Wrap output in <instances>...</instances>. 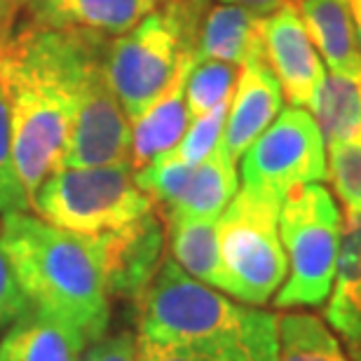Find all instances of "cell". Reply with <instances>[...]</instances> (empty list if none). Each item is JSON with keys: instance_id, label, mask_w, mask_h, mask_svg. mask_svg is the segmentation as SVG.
<instances>
[{"instance_id": "cell-1", "label": "cell", "mask_w": 361, "mask_h": 361, "mask_svg": "<svg viewBox=\"0 0 361 361\" xmlns=\"http://www.w3.org/2000/svg\"><path fill=\"white\" fill-rule=\"evenodd\" d=\"M82 31L0 21V92L12 129V157L28 204L61 167L75 111Z\"/></svg>"}, {"instance_id": "cell-2", "label": "cell", "mask_w": 361, "mask_h": 361, "mask_svg": "<svg viewBox=\"0 0 361 361\" xmlns=\"http://www.w3.org/2000/svg\"><path fill=\"white\" fill-rule=\"evenodd\" d=\"M0 242L31 307L59 322L85 350L106 336L111 298L90 235L10 212L0 219Z\"/></svg>"}, {"instance_id": "cell-3", "label": "cell", "mask_w": 361, "mask_h": 361, "mask_svg": "<svg viewBox=\"0 0 361 361\" xmlns=\"http://www.w3.org/2000/svg\"><path fill=\"white\" fill-rule=\"evenodd\" d=\"M202 14L204 0H167L127 33L108 40V78L129 120L169 87L183 54L195 47Z\"/></svg>"}, {"instance_id": "cell-4", "label": "cell", "mask_w": 361, "mask_h": 361, "mask_svg": "<svg viewBox=\"0 0 361 361\" xmlns=\"http://www.w3.org/2000/svg\"><path fill=\"white\" fill-rule=\"evenodd\" d=\"M139 336L155 343H204L254 331L270 312L237 305L219 288L190 277L171 256L136 302Z\"/></svg>"}, {"instance_id": "cell-5", "label": "cell", "mask_w": 361, "mask_h": 361, "mask_svg": "<svg viewBox=\"0 0 361 361\" xmlns=\"http://www.w3.org/2000/svg\"><path fill=\"white\" fill-rule=\"evenodd\" d=\"M343 216L326 185L293 188L281 200L279 237L286 254V281L274 293V305L319 307L329 300L341 247Z\"/></svg>"}, {"instance_id": "cell-6", "label": "cell", "mask_w": 361, "mask_h": 361, "mask_svg": "<svg viewBox=\"0 0 361 361\" xmlns=\"http://www.w3.org/2000/svg\"><path fill=\"white\" fill-rule=\"evenodd\" d=\"M279 209L281 200L242 185L219 216L223 293L254 307L268 302L286 279Z\"/></svg>"}, {"instance_id": "cell-7", "label": "cell", "mask_w": 361, "mask_h": 361, "mask_svg": "<svg viewBox=\"0 0 361 361\" xmlns=\"http://www.w3.org/2000/svg\"><path fill=\"white\" fill-rule=\"evenodd\" d=\"M31 209L56 228L101 235L136 221L155 204L136 185L132 164H104L52 171L31 200Z\"/></svg>"}, {"instance_id": "cell-8", "label": "cell", "mask_w": 361, "mask_h": 361, "mask_svg": "<svg viewBox=\"0 0 361 361\" xmlns=\"http://www.w3.org/2000/svg\"><path fill=\"white\" fill-rule=\"evenodd\" d=\"M106 54L108 35L82 31L75 111L63 146L61 167L132 164V125L108 78Z\"/></svg>"}, {"instance_id": "cell-9", "label": "cell", "mask_w": 361, "mask_h": 361, "mask_svg": "<svg viewBox=\"0 0 361 361\" xmlns=\"http://www.w3.org/2000/svg\"><path fill=\"white\" fill-rule=\"evenodd\" d=\"M329 178L326 143L307 108L288 106L242 155V185L284 200L293 188Z\"/></svg>"}, {"instance_id": "cell-10", "label": "cell", "mask_w": 361, "mask_h": 361, "mask_svg": "<svg viewBox=\"0 0 361 361\" xmlns=\"http://www.w3.org/2000/svg\"><path fill=\"white\" fill-rule=\"evenodd\" d=\"M90 237L99 256L108 298L132 300L136 305L164 261V216L157 209H150L127 226Z\"/></svg>"}, {"instance_id": "cell-11", "label": "cell", "mask_w": 361, "mask_h": 361, "mask_svg": "<svg viewBox=\"0 0 361 361\" xmlns=\"http://www.w3.org/2000/svg\"><path fill=\"white\" fill-rule=\"evenodd\" d=\"M263 45L265 61L291 106L310 111L326 78V68L302 24L298 5L286 3L268 17H263Z\"/></svg>"}, {"instance_id": "cell-12", "label": "cell", "mask_w": 361, "mask_h": 361, "mask_svg": "<svg viewBox=\"0 0 361 361\" xmlns=\"http://www.w3.org/2000/svg\"><path fill=\"white\" fill-rule=\"evenodd\" d=\"M281 101H284V92H281V85L274 78L268 61L254 59L244 63L237 73V82L228 106L226 129H223L221 139V148L235 162L242 160L247 148L277 118L281 111Z\"/></svg>"}, {"instance_id": "cell-13", "label": "cell", "mask_w": 361, "mask_h": 361, "mask_svg": "<svg viewBox=\"0 0 361 361\" xmlns=\"http://www.w3.org/2000/svg\"><path fill=\"white\" fill-rule=\"evenodd\" d=\"M195 63V47H190L180 59L169 87L157 97L141 115L129 120L132 125V146H129V162L132 169H143L157 155L176 148L180 136L185 134L190 111L185 104V82Z\"/></svg>"}, {"instance_id": "cell-14", "label": "cell", "mask_w": 361, "mask_h": 361, "mask_svg": "<svg viewBox=\"0 0 361 361\" xmlns=\"http://www.w3.org/2000/svg\"><path fill=\"white\" fill-rule=\"evenodd\" d=\"M167 0H28L26 21L45 28L122 35Z\"/></svg>"}, {"instance_id": "cell-15", "label": "cell", "mask_w": 361, "mask_h": 361, "mask_svg": "<svg viewBox=\"0 0 361 361\" xmlns=\"http://www.w3.org/2000/svg\"><path fill=\"white\" fill-rule=\"evenodd\" d=\"M326 324L355 355L361 345V212L345 209Z\"/></svg>"}, {"instance_id": "cell-16", "label": "cell", "mask_w": 361, "mask_h": 361, "mask_svg": "<svg viewBox=\"0 0 361 361\" xmlns=\"http://www.w3.org/2000/svg\"><path fill=\"white\" fill-rule=\"evenodd\" d=\"M195 59H216L242 68L247 61L265 59L263 17L237 5H216L200 19Z\"/></svg>"}, {"instance_id": "cell-17", "label": "cell", "mask_w": 361, "mask_h": 361, "mask_svg": "<svg viewBox=\"0 0 361 361\" xmlns=\"http://www.w3.org/2000/svg\"><path fill=\"white\" fill-rule=\"evenodd\" d=\"M136 361H277V317L254 331L204 343H155L136 338Z\"/></svg>"}, {"instance_id": "cell-18", "label": "cell", "mask_w": 361, "mask_h": 361, "mask_svg": "<svg viewBox=\"0 0 361 361\" xmlns=\"http://www.w3.org/2000/svg\"><path fill=\"white\" fill-rule=\"evenodd\" d=\"M298 12L331 73L361 80V54L348 0H300Z\"/></svg>"}, {"instance_id": "cell-19", "label": "cell", "mask_w": 361, "mask_h": 361, "mask_svg": "<svg viewBox=\"0 0 361 361\" xmlns=\"http://www.w3.org/2000/svg\"><path fill=\"white\" fill-rule=\"evenodd\" d=\"M85 348L52 317L28 307L0 338V361H80Z\"/></svg>"}, {"instance_id": "cell-20", "label": "cell", "mask_w": 361, "mask_h": 361, "mask_svg": "<svg viewBox=\"0 0 361 361\" xmlns=\"http://www.w3.org/2000/svg\"><path fill=\"white\" fill-rule=\"evenodd\" d=\"M164 221H167L171 258L190 277L223 291L226 288V277H223L219 247V219L169 216Z\"/></svg>"}, {"instance_id": "cell-21", "label": "cell", "mask_w": 361, "mask_h": 361, "mask_svg": "<svg viewBox=\"0 0 361 361\" xmlns=\"http://www.w3.org/2000/svg\"><path fill=\"white\" fill-rule=\"evenodd\" d=\"M237 190H240L237 162L219 146L207 160L192 167L183 195L176 202V207L164 214V219L169 216L219 219Z\"/></svg>"}, {"instance_id": "cell-22", "label": "cell", "mask_w": 361, "mask_h": 361, "mask_svg": "<svg viewBox=\"0 0 361 361\" xmlns=\"http://www.w3.org/2000/svg\"><path fill=\"white\" fill-rule=\"evenodd\" d=\"M310 113L326 148L334 143H361V80L326 73Z\"/></svg>"}, {"instance_id": "cell-23", "label": "cell", "mask_w": 361, "mask_h": 361, "mask_svg": "<svg viewBox=\"0 0 361 361\" xmlns=\"http://www.w3.org/2000/svg\"><path fill=\"white\" fill-rule=\"evenodd\" d=\"M277 361H352L326 322L307 312L277 317Z\"/></svg>"}, {"instance_id": "cell-24", "label": "cell", "mask_w": 361, "mask_h": 361, "mask_svg": "<svg viewBox=\"0 0 361 361\" xmlns=\"http://www.w3.org/2000/svg\"><path fill=\"white\" fill-rule=\"evenodd\" d=\"M240 68L216 59H195L185 82V104L190 118L209 113L233 97Z\"/></svg>"}, {"instance_id": "cell-25", "label": "cell", "mask_w": 361, "mask_h": 361, "mask_svg": "<svg viewBox=\"0 0 361 361\" xmlns=\"http://www.w3.org/2000/svg\"><path fill=\"white\" fill-rule=\"evenodd\" d=\"M192 167L195 164L183 162L174 153V148H171L167 153L157 155L155 160H150L143 169L134 171V178H136V185L153 200L157 212L164 216L167 212H171V209L176 207V202L180 200Z\"/></svg>"}, {"instance_id": "cell-26", "label": "cell", "mask_w": 361, "mask_h": 361, "mask_svg": "<svg viewBox=\"0 0 361 361\" xmlns=\"http://www.w3.org/2000/svg\"><path fill=\"white\" fill-rule=\"evenodd\" d=\"M228 106L230 101L212 108L204 115L190 118L185 134L180 136L178 146L174 148V153L180 160L188 164H200L221 146L223 129H226V120H228Z\"/></svg>"}, {"instance_id": "cell-27", "label": "cell", "mask_w": 361, "mask_h": 361, "mask_svg": "<svg viewBox=\"0 0 361 361\" xmlns=\"http://www.w3.org/2000/svg\"><path fill=\"white\" fill-rule=\"evenodd\" d=\"M329 178L345 209L361 212V143L329 146Z\"/></svg>"}, {"instance_id": "cell-28", "label": "cell", "mask_w": 361, "mask_h": 361, "mask_svg": "<svg viewBox=\"0 0 361 361\" xmlns=\"http://www.w3.org/2000/svg\"><path fill=\"white\" fill-rule=\"evenodd\" d=\"M28 197L24 188L19 183L17 169H14L12 157V129H10V115L0 92V214L10 212H28Z\"/></svg>"}, {"instance_id": "cell-29", "label": "cell", "mask_w": 361, "mask_h": 361, "mask_svg": "<svg viewBox=\"0 0 361 361\" xmlns=\"http://www.w3.org/2000/svg\"><path fill=\"white\" fill-rule=\"evenodd\" d=\"M28 307H31V302L21 291L19 281L12 272V265L3 251V242H0V329H7Z\"/></svg>"}, {"instance_id": "cell-30", "label": "cell", "mask_w": 361, "mask_h": 361, "mask_svg": "<svg viewBox=\"0 0 361 361\" xmlns=\"http://www.w3.org/2000/svg\"><path fill=\"white\" fill-rule=\"evenodd\" d=\"M80 361H136V338L129 331L104 336L82 352Z\"/></svg>"}, {"instance_id": "cell-31", "label": "cell", "mask_w": 361, "mask_h": 361, "mask_svg": "<svg viewBox=\"0 0 361 361\" xmlns=\"http://www.w3.org/2000/svg\"><path fill=\"white\" fill-rule=\"evenodd\" d=\"M226 5H237V7H244V10L258 14V17H268L274 10L284 7L286 3H295V0H221Z\"/></svg>"}, {"instance_id": "cell-32", "label": "cell", "mask_w": 361, "mask_h": 361, "mask_svg": "<svg viewBox=\"0 0 361 361\" xmlns=\"http://www.w3.org/2000/svg\"><path fill=\"white\" fill-rule=\"evenodd\" d=\"M348 5H350V14H352V24H355V31H357L359 54H361V0H348Z\"/></svg>"}, {"instance_id": "cell-33", "label": "cell", "mask_w": 361, "mask_h": 361, "mask_svg": "<svg viewBox=\"0 0 361 361\" xmlns=\"http://www.w3.org/2000/svg\"><path fill=\"white\" fill-rule=\"evenodd\" d=\"M28 0H0V21L12 19L19 5H26Z\"/></svg>"}, {"instance_id": "cell-34", "label": "cell", "mask_w": 361, "mask_h": 361, "mask_svg": "<svg viewBox=\"0 0 361 361\" xmlns=\"http://www.w3.org/2000/svg\"><path fill=\"white\" fill-rule=\"evenodd\" d=\"M350 359L352 361H361V345H359V350L355 352V355H350Z\"/></svg>"}]
</instances>
